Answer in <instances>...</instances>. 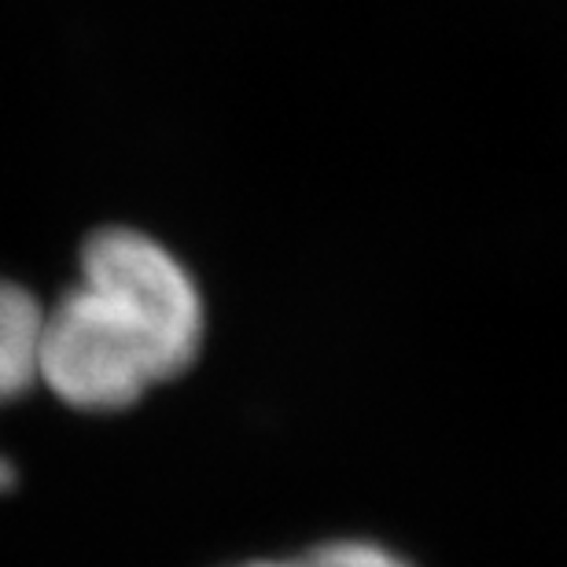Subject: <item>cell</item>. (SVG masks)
I'll list each match as a JSON object with an SVG mask.
<instances>
[{
	"mask_svg": "<svg viewBox=\"0 0 567 567\" xmlns=\"http://www.w3.org/2000/svg\"><path fill=\"white\" fill-rule=\"evenodd\" d=\"M169 372L133 317L100 291L78 288L44 310L38 383L82 413H118Z\"/></svg>",
	"mask_w": 567,
	"mask_h": 567,
	"instance_id": "6da1fadb",
	"label": "cell"
},
{
	"mask_svg": "<svg viewBox=\"0 0 567 567\" xmlns=\"http://www.w3.org/2000/svg\"><path fill=\"white\" fill-rule=\"evenodd\" d=\"M82 284L122 306L158 350L169 380L203 347L207 317L188 269L163 244L133 229H104L82 247Z\"/></svg>",
	"mask_w": 567,
	"mask_h": 567,
	"instance_id": "7a4b0ae2",
	"label": "cell"
},
{
	"mask_svg": "<svg viewBox=\"0 0 567 567\" xmlns=\"http://www.w3.org/2000/svg\"><path fill=\"white\" fill-rule=\"evenodd\" d=\"M44 310L27 288L0 277V405L38 383V339Z\"/></svg>",
	"mask_w": 567,
	"mask_h": 567,
	"instance_id": "3957f363",
	"label": "cell"
},
{
	"mask_svg": "<svg viewBox=\"0 0 567 567\" xmlns=\"http://www.w3.org/2000/svg\"><path fill=\"white\" fill-rule=\"evenodd\" d=\"M299 567H410L402 557H394L391 549L377 546V542L343 538V542H324V546L310 549L299 560Z\"/></svg>",
	"mask_w": 567,
	"mask_h": 567,
	"instance_id": "277c9868",
	"label": "cell"
},
{
	"mask_svg": "<svg viewBox=\"0 0 567 567\" xmlns=\"http://www.w3.org/2000/svg\"><path fill=\"white\" fill-rule=\"evenodd\" d=\"M11 480H16V472H11V464L0 457V491H4V486H11Z\"/></svg>",
	"mask_w": 567,
	"mask_h": 567,
	"instance_id": "5b68a950",
	"label": "cell"
},
{
	"mask_svg": "<svg viewBox=\"0 0 567 567\" xmlns=\"http://www.w3.org/2000/svg\"><path fill=\"white\" fill-rule=\"evenodd\" d=\"M240 567H299V560H291V564H280V560H255V564H240Z\"/></svg>",
	"mask_w": 567,
	"mask_h": 567,
	"instance_id": "8992f818",
	"label": "cell"
}]
</instances>
